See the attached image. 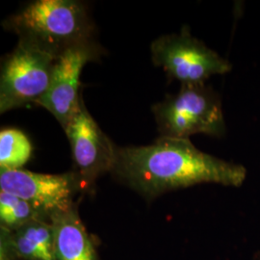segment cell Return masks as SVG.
Returning <instances> with one entry per match:
<instances>
[{"instance_id": "obj_9", "label": "cell", "mask_w": 260, "mask_h": 260, "mask_svg": "<svg viewBox=\"0 0 260 260\" xmlns=\"http://www.w3.org/2000/svg\"><path fill=\"white\" fill-rule=\"evenodd\" d=\"M0 232V260H54L50 220H34L14 232L1 226Z\"/></svg>"}, {"instance_id": "obj_4", "label": "cell", "mask_w": 260, "mask_h": 260, "mask_svg": "<svg viewBox=\"0 0 260 260\" xmlns=\"http://www.w3.org/2000/svg\"><path fill=\"white\" fill-rule=\"evenodd\" d=\"M59 54L30 39L19 38L1 69L0 112L37 103L49 88Z\"/></svg>"}, {"instance_id": "obj_5", "label": "cell", "mask_w": 260, "mask_h": 260, "mask_svg": "<svg viewBox=\"0 0 260 260\" xmlns=\"http://www.w3.org/2000/svg\"><path fill=\"white\" fill-rule=\"evenodd\" d=\"M150 49L154 65L181 85L205 83L210 76L228 74L233 69L230 61L193 37L187 28L158 38Z\"/></svg>"}, {"instance_id": "obj_7", "label": "cell", "mask_w": 260, "mask_h": 260, "mask_svg": "<svg viewBox=\"0 0 260 260\" xmlns=\"http://www.w3.org/2000/svg\"><path fill=\"white\" fill-rule=\"evenodd\" d=\"M65 131L72 147L80 189L89 190L102 175L113 172L117 147L100 128L84 106L83 101Z\"/></svg>"}, {"instance_id": "obj_1", "label": "cell", "mask_w": 260, "mask_h": 260, "mask_svg": "<svg viewBox=\"0 0 260 260\" xmlns=\"http://www.w3.org/2000/svg\"><path fill=\"white\" fill-rule=\"evenodd\" d=\"M113 173L149 199L201 183L239 187L247 177L244 166L203 152L189 139L169 137L149 146L117 148Z\"/></svg>"}, {"instance_id": "obj_8", "label": "cell", "mask_w": 260, "mask_h": 260, "mask_svg": "<svg viewBox=\"0 0 260 260\" xmlns=\"http://www.w3.org/2000/svg\"><path fill=\"white\" fill-rule=\"evenodd\" d=\"M98 54L92 41L64 49L56 59L47 93L36 103L50 112L64 129L82 103L79 87L84 66Z\"/></svg>"}, {"instance_id": "obj_2", "label": "cell", "mask_w": 260, "mask_h": 260, "mask_svg": "<svg viewBox=\"0 0 260 260\" xmlns=\"http://www.w3.org/2000/svg\"><path fill=\"white\" fill-rule=\"evenodd\" d=\"M5 27L61 53L91 41L92 25L83 3L75 0H38L4 23Z\"/></svg>"}, {"instance_id": "obj_11", "label": "cell", "mask_w": 260, "mask_h": 260, "mask_svg": "<svg viewBox=\"0 0 260 260\" xmlns=\"http://www.w3.org/2000/svg\"><path fill=\"white\" fill-rule=\"evenodd\" d=\"M30 141L20 130L3 129L0 132V169L19 170L31 156Z\"/></svg>"}, {"instance_id": "obj_6", "label": "cell", "mask_w": 260, "mask_h": 260, "mask_svg": "<svg viewBox=\"0 0 260 260\" xmlns=\"http://www.w3.org/2000/svg\"><path fill=\"white\" fill-rule=\"evenodd\" d=\"M0 189L25 200L49 220L75 206L74 197L81 190L75 172L48 175L22 169H1Z\"/></svg>"}, {"instance_id": "obj_10", "label": "cell", "mask_w": 260, "mask_h": 260, "mask_svg": "<svg viewBox=\"0 0 260 260\" xmlns=\"http://www.w3.org/2000/svg\"><path fill=\"white\" fill-rule=\"evenodd\" d=\"M54 260H98L91 237L75 206L51 216Z\"/></svg>"}, {"instance_id": "obj_12", "label": "cell", "mask_w": 260, "mask_h": 260, "mask_svg": "<svg viewBox=\"0 0 260 260\" xmlns=\"http://www.w3.org/2000/svg\"><path fill=\"white\" fill-rule=\"evenodd\" d=\"M47 219L25 200L5 191H0V223L11 232L17 231L34 220Z\"/></svg>"}, {"instance_id": "obj_3", "label": "cell", "mask_w": 260, "mask_h": 260, "mask_svg": "<svg viewBox=\"0 0 260 260\" xmlns=\"http://www.w3.org/2000/svg\"><path fill=\"white\" fill-rule=\"evenodd\" d=\"M152 111L160 137L189 139L200 133L214 137L225 134L221 99L205 83L181 85Z\"/></svg>"}]
</instances>
